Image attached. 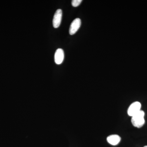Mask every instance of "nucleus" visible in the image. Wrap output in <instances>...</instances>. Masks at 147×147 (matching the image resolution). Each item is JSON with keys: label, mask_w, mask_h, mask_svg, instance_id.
I'll use <instances>...</instances> for the list:
<instances>
[{"label": "nucleus", "mask_w": 147, "mask_h": 147, "mask_svg": "<svg viewBox=\"0 0 147 147\" xmlns=\"http://www.w3.org/2000/svg\"><path fill=\"white\" fill-rule=\"evenodd\" d=\"M145 113L141 110L131 117V122L133 126L137 128H141L144 125Z\"/></svg>", "instance_id": "1"}, {"label": "nucleus", "mask_w": 147, "mask_h": 147, "mask_svg": "<svg viewBox=\"0 0 147 147\" xmlns=\"http://www.w3.org/2000/svg\"><path fill=\"white\" fill-rule=\"evenodd\" d=\"M142 105L140 102L136 101L131 103L127 110L129 116L132 117L141 110Z\"/></svg>", "instance_id": "2"}, {"label": "nucleus", "mask_w": 147, "mask_h": 147, "mask_svg": "<svg viewBox=\"0 0 147 147\" xmlns=\"http://www.w3.org/2000/svg\"><path fill=\"white\" fill-rule=\"evenodd\" d=\"M62 18V11L58 9L56 11L53 19V27L55 28H59L60 26Z\"/></svg>", "instance_id": "3"}, {"label": "nucleus", "mask_w": 147, "mask_h": 147, "mask_svg": "<svg viewBox=\"0 0 147 147\" xmlns=\"http://www.w3.org/2000/svg\"><path fill=\"white\" fill-rule=\"evenodd\" d=\"M81 20L80 18H76L74 19L70 25L69 29V33L70 35L75 34L81 27Z\"/></svg>", "instance_id": "4"}, {"label": "nucleus", "mask_w": 147, "mask_h": 147, "mask_svg": "<svg viewBox=\"0 0 147 147\" xmlns=\"http://www.w3.org/2000/svg\"><path fill=\"white\" fill-rule=\"evenodd\" d=\"M64 59V53L63 49L59 48L56 50L55 55V61L57 65L61 64L63 62Z\"/></svg>", "instance_id": "5"}, {"label": "nucleus", "mask_w": 147, "mask_h": 147, "mask_svg": "<svg viewBox=\"0 0 147 147\" xmlns=\"http://www.w3.org/2000/svg\"><path fill=\"white\" fill-rule=\"evenodd\" d=\"M121 137L117 134H113L108 136L107 138V142L113 146H116L120 142Z\"/></svg>", "instance_id": "6"}, {"label": "nucleus", "mask_w": 147, "mask_h": 147, "mask_svg": "<svg viewBox=\"0 0 147 147\" xmlns=\"http://www.w3.org/2000/svg\"><path fill=\"white\" fill-rule=\"evenodd\" d=\"M82 2V0H72L71 1V5L74 7H77L80 5Z\"/></svg>", "instance_id": "7"}, {"label": "nucleus", "mask_w": 147, "mask_h": 147, "mask_svg": "<svg viewBox=\"0 0 147 147\" xmlns=\"http://www.w3.org/2000/svg\"><path fill=\"white\" fill-rule=\"evenodd\" d=\"M144 147H147V146H145Z\"/></svg>", "instance_id": "8"}]
</instances>
